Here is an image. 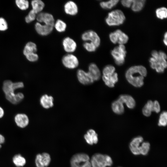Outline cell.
Wrapping results in <instances>:
<instances>
[{"label":"cell","mask_w":167,"mask_h":167,"mask_svg":"<svg viewBox=\"0 0 167 167\" xmlns=\"http://www.w3.org/2000/svg\"><path fill=\"white\" fill-rule=\"evenodd\" d=\"M146 68L142 65L131 67L125 73L126 78L128 82L134 87L139 88L144 84V78L147 75Z\"/></svg>","instance_id":"obj_1"},{"label":"cell","mask_w":167,"mask_h":167,"mask_svg":"<svg viewBox=\"0 0 167 167\" xmlns=\"http://www.w3.org/2000/svg\"><path fill=\"white\" fill-rule=\"evenodd\" d=\"M166 59L167 56L164 52L153 50L149 60L150 66L157 73H162L167 67Z\"/></svg>","instance_id":"obj_2"},{"label":"cell","mask_w":167,"mask_h":167,"mask_svg":"<svg viewBox=\"0 0 167 167\" xmlns=\"http://www.w3.org/2000/svg\"><path fill=\"white\" fill-rule=\"evenodd\" d=\"M115 71L114 67L110 65L106 66L103 70L102 79L105 84L109 88L113 87L118 81V75Z\"/></svg>","instance_id":"obj_3"},{"label":"cell","mask_w":167,"mask_h":167,"mask_svg":"<svg viewBox=\"0 0 167 167\" xmlns=\"http://www.w3.org/2000/svg\"><path fill=\"white\" fill-rule=\"evenodd\" d=\"M126 17L123 12L120 10H115L109 13L105 21L109 26L120 25L124 22Z\"/></svg>","instance_id":"obj_4"},{"label":"cell","mask_w":167,"mask_h":167,"mask_svg":"<svg viewBox=\"0 0 167 167\" xmlns=\"http://www.w3.org/2000/svg\"><path fill=\"white\" fill-rule=\"evenodd\" d=\"M90 162L92 167H106L113 164L111 157L106 155L96 153L92 157Z\"/></svg>","instance_id":"obj_5"},{"label":"cell","mask_w":167,"mask_h":167,"mask_svg":"<svg viewBox=\"0 0 167 167\" xmlns=\"http://www.w3.org/2000/svg\"><path fill=\"white\" fill-rule=\"evenodd\" d=\"M71 167H92L89 156L84 153L74 155L71 160Z\"/></svg>","instance_id":"obj_6"},{"label":"cell","mask_w":167,"mask_h":167,"mask_svg":"<svg viewBox=\"0 0 167 167\" xmlns=\"http://www.w3.org/2000/svg\"><path fill=\"white\" fill-rule=\"evenodd\" d=\"M126 53L125 47L123 45H119L115 47L111 52L115 63L118 66L122 65L124 63Z\"/></svg>","instance_id":"obj_7"},{"label":"cell","mask_w":167,"mask_h":167,"mask_svg":"<svg viewBox=\"0 0 167 167\" xmlns=\"http://www.w3.org/2000/svg\"><path fill=\"white\" fill-rule=\"evenodd\" d=\"M109 38L113 43H118L119 45H124L127 42L129 39L128 36L119 29L110 33Z\"/></svg>","instance_id":"obj_8"},{"label":"cell","mask_w":167,"mask_h":167,"mask_svg":"<svg viewBox=\"0 0 167 167\" xmlns=\"http://www.w3.org/2000/svg\"><path fill=\"white\" fill-rule=\"evenodd\" d=\"M82 39L85 42L94 44L98 48L100 45L101 40L98 34L94 31L89 30L84 32L81 36Z\"/></svg>","instance_id":"obj_9"},{"label":"cell","mask_w":167,"mask_h":167,"mask_svg":"<svg viewBox=\"0 0 167 167\" xmlns=\"http://www.w3.org/2000/svg\"><path fill=\"white\" fill-rule=\"evenodd\" d=\"M62 62L64 66L70 69H75L79 64V61L77 57L71 54L64 55L62 58Z\"/></svg>","instance_id":"obj_10"},{"label":"cell","mask_w":167,"mask_h":167,"mask_svg":"<svg viewBox=\"0 0 167 167\" xmlns=\"http://www.w3.org/2000/svg\"><path fill=\"white\" fill-rule=\"evenodd\" d=\"M24 87L23 83L21 82L13 83L10 80H6L4 81L2 90L5 95L12 92L17 89Z\"/></svg>","instance_id":"obj_11"},{"label":"cell","mask_w":167,"mask_h":167,"mask_svg":"<svg viewBox=\"0 0 167 167\" xmlns=\"http://www.w3.org/2000/svg\"><path fill=\"white\" fill-rule=\"evenodd\" d=\"M143 138L141 136H138L134 138L130 143V149L132 153L135 155L141 154L142 148Z\"/></svg>","instance_id":"obj_12"},{"label":"cell","mask_w":167,"mask_h":167,"mask_svg":"<svg viewBox=\"0 0 167 167\" xmlns=\"http://www.w3.org/2000/svg\"><path fill=\"white\" fill-rule=\"evenodd\" d=\"M51 157L49 154L44 152L36 155L35 159V164L36 167H46L49 164Z\"/></svg>","instance_id":"obj_13"},{"label":"cell","mask_w":167,"mask_h":167,"mask_svg":"<svg viewBox=\"0 0 167 167\" xmlns=\"http://www.w3.org/2000/svg\"><path fill=\"white\" fill-rule=\"evenodd\" d=\"M36 19L39 23H43L44 24L54 26V19L53 16L48 13L41 12L37 15Z\"/></svg>","instance_id":"obj_14"},{"label":"cell","mask_w":167,"mask_h":167,"mask_svg":"<svg viewBox=\"0 0 167 167\" xmlns=\"http://www.w3.org/2000/svg\"><path fill=\"white\" fill-rule=\"evenodd\" d=\"M62 44L64 50L68 53L75 51L77 46L75 41L69 37H66L63 39Z\"/></svg>","instance_id":"obj_15"},{"label":"cell","mask_w":167,"mask_h":167,"mask_svg":"<svg viewBox=\"0 0 167 167\" xmlns=\"http://www.w3.org/2000/svg\"><path fill=\"white\" fill-rule=\"evenodd\" d=\"M77 75L79 81L83 84H90L94 82L88 72L83 70H78L77 71Z\"/></svg>","instance_id":"obj_16"},{"label":"cell","mask_w":167,"mask_h":167,"mask_svg":"<svg viewBox=\"0 0 167 167\" xmlns=\"http://www.w3.org/2000/svg\"><path fill=\"white\" fill-rule=\"evenodd\" d=\"M35 27L36 32L42 36H46L52 32L54 26L45 24H42L38 22L36 23Z\"/></svg>","instance_id":"obj_17"},{"label":"cell","mask_w":167,"mask_h":167,"mask_svg":"<svg viewBox=\"0 0 167 167\" xmlns=\"http://www.w3.org/2000/svg\"><path fill=\"white\" fill-rule=\"evenodd\" d=\"M65 12L70 15H75L78 12V8L76 4L74 2L70 1L66 2L64 6Z\"/></svg>","instance_id":"obj_18"},{"label":"cell","mask_w":167,"mask_h":167,"mask_svg":"<svg viewBox=\"0 0 167 167\" xmlns=\"http://www.w3.org/2000/svg\"><path fill=\"white\" fill-rule=\"evenodd\" d=\"M84 137L87 143L90 145L96 144L98 142V135L92 129L89 130L84 135Z\"/></svg>","instance_id":"obj_19"},{"label":"cell","mask_w":167,"mask_h":167,"mask_svg":"<svg viewBox=\"0 0 167 167\" xmlns=\"http://www.w3.org/2000/svg\"><path fill=\"white\" fill-rule=\"evenodd\" d=\"M14 119L17 125L21 128L27 126L29 122L28 116L24 113L17 114L15 117Z\"/></svg>","instance_id":"obj_20"},{"label":"cell","mask_w":167,"mask_h":167,"mask_svg":"<svg viewBox=\"0 0 167 167\" xmlns=\"http://www.w3.org/2000/svg\"><path fill=\"white\" fill-rule=\"evenodd\" d=\"M88 72L94 82L98 80L101 77V74L98 67L95 63H91L88 66Z\"/></svg>","instance_id":"obj_21"},{"label":"cell","mask_w":167,"mask_h":167,"mask_svg":"<svg viewBox=\"0 0 167 167\" xmlns=\"http://www.w3.org/2000/svg\"><path fill=\"white\" fill-rule=\"evenodd\" d=\"M6 98L13 104H17L20 102L24 99V96L21 92L15 93L12 92L5 95Z\"/></svg>","instance_id":"obj_22"},{"label":"cell","mask_w":167,"mask_h":167,"mask_svg":"<svg viewBox=\"0 0 167 167\" xmlns=\"http://www.w3.org/2000/svg\"><path fill=\"white\" fill-rule=\"evenodd\" d=\"M118 99L123 104L125 103L126 106L129 109H133L135 106V101L134 98L129 95L123 94L121 95Z\"/></svg>","instance_id":"obj_23"},{"label":"cell","mask_w":167,"mask_h":167,"mask_svg":"<svg viewBox=\"0 0 167 167\" xmlns=\"http://www.w3.org/2000/svg\"><path fill=\"white\" fill-rule=\"evenodd\" d=\"M54 99L52 96L45 94L40 99L41 105L44 108L48 109L53 106Z\"/></svg>","instance_id":"obj_24"},{"label":"cell","mask_w":167,"mask_h":167,"mask_svg":"<svg viewBox=\"0 0 167 167\" xmlns=\"http://www.w3.org/2000/svg\"><path fill=\"white\" fill-rule=\"evenodd\" d=\"M111 108L113 111L117 114H122L124 112L123 104L118 99L112 103Z\"/></svg>","instance_id":"obj_25"},{"label":"cell","mask_w":167,"mask_h":167,"mask_svg":"<svg viewBox=\"0 0 167 167\" xmlns=\"http://www.w3.org/2000/svg\"><path fill=\"white\" fill-rule=\"evenodd\" d=\"M32 10L36 14L41 12L45 7L44 2L41 0H34L31 2Z\"/></svg>","instance_id":"obj_26"},{"label":"cell","mask_w":167,"mask_h":167,"mask_svg":"<svg viewBox=\"0 0 167 167\" xmlns=\"http://www.w3.org/2000/svg\"><path fill=\"white\" fill-rule=\"evenodd\" d=\"M154 104L153 101H148L142 109V113L144 116L149 117L150 116L152 112H154Z\"/></svg>","instance_id":"obj_27"},{"label":"cell","mask_w":167,"mask_h":167,"mask_svg":"<svg viewBox=\"0 0 167 167\" xmlns=\"http://www.w3.org/2000/svg\"><path fill=\"white\" fill-rule=\"evenodd\" d=\"M37 50L36 45L33 42H29L25 45L24 49L23 54L25 56L30 53H36Z\"/></svg>","instance_id":"obj_28"},{"label":"cell","mask_w":167,"mask_h":167,"mask_svg":"<svg viewBox=\"0 0 167 167\" xmlns=\"http://www.w3.org/2000/svg\"><path fill=\"white\" fill-rule=\"evenodd\" d=\"M145 0H134L131 6L132 10L135 12H139L142 10L143 8Z\"/></svg>","instance_id":"obj_29"},{"label":"cell","mask_w":167,"mask_h":167,"mask_svg":"<svg viewBox=\"0 0 167 167\" xmlns=\"http://www.w3.org/2000/svg\"><path fill=\"white\" fill-rule=\"evenodd\" d=\"M13 163L17 167L23 166L26 163L25 158L20 154H16L14 156L12 159Z\"/></svg>","instance_id":"obj_30"},{"label":"cell","mask_w":167,"mask_h":167,"mask_svg":"<svg viewBox=\"0 0 167 167\" xmlns=\"http://www.w3.org/2000/svg\"><path fill=\"white\" fill-rule=\"evenodd\" d=\"M67 27L66 24L63 20L60 19H57L54 23V27L59 32H65Z\"/></svg>","instance_id":"obj_31"},{"label":"cell","mask_w":167,"mask_h":167,"mask_svg":"<svg viewBox=\"0 0 167 167\" xmlns=\"http://www.w3.org/2000/svg\"><path fill=\"white\" fill-rule=\"evenodd\" d=\"M119 0H111L107 1H102L100 3L101 7L104 9H110L116 6Z\"/></svg>","instance_id":"obj_32"},{"label":"cell","mask_w":167,"mask_h":167,"mask_svg":"<svg viewBox=\"0 0 167 167\" xmlns=\"http://www.w3.org/2000/svg\"><path fill=\"white\" fill-rule=\"evenodd\" d=\"M156 17L159 19H162L167 17V9L165 7H161L157 9L156 11Z\"/></svg>","instance_id":"obj_33"},{"label":"cell","mask_w":167,"mask_h":167,"mask_svg":"<svg viewBox=\"0 0 167 167\" xmlns=\"http://www.w3.org/2000/svg\"><path fill=\"white\" fill-rule=\"evenodd\" d=\"M167 123V113L164 111L160 114L158 120V125L159 126H165Z\"/></svg>","instance_id":"obj_34"},{"label":"cell","mask_w":167,"mask_h":167,"mask_svg":"<svg viewBox=\"0 0 167 167\" xmlns=\"http://www.w3.org/2000/svg\"><path fill=\"white\" fill-rule=\"evenodd\" d=\"M15 3L17 7L22 10H26L29 7V2L27 0H16Z\"/></svg>","instance_id":"obj_35"},{"label":"cell","mask_w":167,"mask_h":167,"mask_svg":"<svg viewBox=\"0 0 167 167\" xmlns=\"http://www.w3.org/2000/svg\"><path fill=\"white\" fill-rule=\"evenodd\" d=\"M83 46L85 49L90 52L95 51L97 48L94 44L89 42H84Z\"/></svg>","instance_id":"obj_36"},{"label":"cell","mask_w":167,"mask_h":167,"mask_svg":"<svg viewBox=\"0 0 167 167\" xmlns=\"http://www.w3.org/2000/svg\"><path fill=\"white\" fill-rule=\"evenodd\" d=\"M36 14L32 10L29 12L28 15L25 17V21L27 23H29L34 21L36 18Z\"/></svg>","instance_id":"obj_37"},{"label":"cell","mask_w":167,"mask_h":167,"mask_svg":"<svg viewBox=\"0 0 167 167\" xmlns=\"http://www.w3.org/2000/svg\"><path fill=\"white\" fill-rule=\"evenodd\" d=\"M150 144L148 142H143L142 143V148L141 154L143 155H147L150 150Z\"/></svg>","instance_id":"obj_38"},{"label":"cell","mask_w":167,"mask_h":167,"mask_svg":"<svg viewBox=\"0 0 167 167\" xmlns=\"http://www.w3.org/2000/svg\"><path fill=\"white\" fill-rule=\"evenodd\" d=\"M26 58L31 62H35L38 59V55L36 53H31L25 56Z\"/></svg>","instance_id":"obj_39"},{"label":"cell","mask_w":167,"mask_h":167,"mask_svg":"<svg viewBox=\"0 0 167 167\" xmlns=\"http://www.w3.org/2000/svg\"><path fill=\"white\" fill-rule=\"evenodd\" d=\"M8 28V24L5 19L2 18H0V31H3Z\"/></svg>","instance_id":"obj_40"},{"label":"cell","mask_w":167,"mask_h":167,"mask_svg":"<svg viewBox=\"0 0 167 167\" xmlns=\"http://www.w3.org/2000/svg\"><path fill=\"white\" fill-rule=\"evenodd\" d=\"M132 0H122L121 3L123 6L126 7H130L131 6Z\"/></svg>","instance_id":"obj_41"},{"label":"cell","mask_w":167,"mask_h":167,"mask_svg":"<svg viewBox=\"0 0 167 167\" xmlns=\"http://www.w3.org/2000/svg\"><path fill=\"white\" fill-rule=\"evenodd\" d=\"M154 107V112L156 113H159L161 110V107L159 103L157 101H153Z\"/></svg>","instance_id":"obj_42"},{"label":"cell","mask_w":167,"mask_h":167,"mask_svg":"<svg viewBox=\"0 0 167 167\" xmlns=\"http://www.w3.org/2000/svg\"><path fill=\"white\" fill-rule=\"evenodd\" d=\"M5 140V139L4 137L0 134V149L2 147V144L4 143Z\"/></svg>","instance_id":"obj_43"},{"label":"cell","mask_w":167,"mask_h":167,"mask_svg":"<svg viewBox=\"0 0 167 167\" xmlns=\"http://www.w3.org/2000/svg\"><path fill=\"white\" fill-rule=\"evenodd\" d=\"M167 32H166L164 35V37L163 40V41L164 44L166 46L167 45Z\"/></svg>","instance_id":"obj_44"},{"label":"cell","mask_w":167,"mask_h":167,"mask_svg":"<svg viewBox=\"0 0 167 167\" xmlns=\"http://www.w3.org/2000/svg\"><path fill=\"white\" fill-rule=\"evenodd\" d=\"M4 113V111L3 109L0 106V118L3 116Z\"/></svg>","instance_id":"obj_45"},{"label":"cell","mask_w":167,"mask_h":167,"mask_svg":"<svg viewBox=\"0 0 167 167\" xmlns=\"http://www.w3.org/2000/svg\"></svg>","instance_id":"obj_46"}]
</instances>
